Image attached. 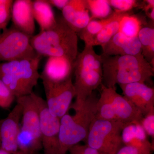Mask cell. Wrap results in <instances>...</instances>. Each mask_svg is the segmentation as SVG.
<instances>
[{"label": "cell", "instance_id": "1", "mask_svg": "<svg viewBox=\"0 0 154 154\" xmlns=\"http://www.w3.org/2000/svg\"><path fill=\"white\" fill-rule=\"evenodd\" d=\"M102 58V83L115 89L116 85L134 82L145 83L153 76L154 68L142 54L106 56Z\"/></svg>", "mask_w": 154, "mask_h": 154}, {"label": "cell", "instance_id": "2", "mask_svg": "<svg viewBox=\"0 0 154 154\" xmlns=\"http://www.w3.org/2000/svg\"><path fill=\"white\" fill-rule=\"evenodd\" d=\"M56 19L52 28L32 36L30 44L36 53L42 57H64L74 62L79 54L77 34L62 17Z\"/></svg>", "mask_w": 154, "mask_h": 154}, {"label": "cell", "instance_id": "3", "mask_svg": "<svg viewBox=\"0 0 154 154\" xmlns=\"http://www.w3.org/2000/svg\"><path fill=\"white\" fill-rule=\"evenodd\" d=\"M74 72L76 100L72 108L75 110L82 107L88 97L102 84V56L96 54L92 45H85L75 61Z\"/></svg>", "mask_w": 154, "mask_h": 154}, {"label": "cell", "instance_id": "4", "mask_svg": "<svg viewBox=\"0 0 154 154\" xmlns=\"http://www.w3.org/2000/svg\"><path fill=\"white\" fill-rule=\"evenodd\" d=\"M98 98L93 93L74 115L67 113L60 118L57 154H66L73 146L85 141L91 123L96 118Z\"/></svg>", "mask_w": 154, "mask_h": 154}, {"label": "cell", "instance_id": "5", "mask_svg": "<svg viewBox=\"0 0 154 154\" xmlns=\"http://www.w3.org/2000/svg\"><path fill=\"white\" fill-rule=\"evenodd\" d=\"M42 57L37 54L33 57L0 63V80L16 99L33 93L40 78L38 69Z\"/></svg>", "mask_w": 154, "mask_h": 154}, {"label": "cell", "instance_id": "6", "mask_svg": "<svg viewBox=\"0 0 154 154\" xmlns=\"http://www.w3.org/2000/svg\"><path fill=\"white\" fill-rule=\"evenodd\" d=\"M100 98L96 106V118L103 120L121 122L128 125L140 122L144 116L140 110L116 90L102 84Z\"/></svg>", "mask_w": 154, "mask_h": 154}, {"label": "cell", "instance_id": "7", "mask_svg": "<svg viewBox=\"0 0 154 154\" xmlns=\"http://www.w3.org/2000/svg\"><path fill=\"white\" fill-rule=\"evenodd\" d=\"M127 125L121 122L95 118L90 126L86 144L102 153L116 154L122 146V131Z\"/></svg>", "mask_w": 154, "mask_h": 154}, {"label": "cell", "instance_id": "8", "mask_svg": "<svg viewBox=\"0 0 154 154\" xmlns=\"http://www.w3.org/2000/svg\"><path fill=\"white\" fill-rule=\"evenodd\" d=\"M31 37L13 25L3 30L0 35V63L35 56Z\"/></svg>", "mask_w": 154, "mask_h": 154}, {"label": "cell", "instance_id": "9", "mask_svg": "<svg viewBox=\"0 0 154 154\" xmlns=\"http://www.w3.org/2000/svg\"><path fill=\"white\" fill-rule=\"evenodd\" d=\"M42 81L46 96L45 102L49 112L58 118H62L67 113L72 100L76 96L72 76L57 82Z\"/></svg>", "mask_w": 154, "mask_h": 154}, {"label": "cell", "instance_id": "10", "mask_svg": "<svg viewBox=\"0 0 154 154\" xmlns=\"http://www.w3.org/2000/svg\"><path fill=\"white\" fill-rule=\"evenodd\" d=\"M32 95L39 113L42 145L44 154H57L60 119L51 113L45 100L33 92Z\"/></svg>", "mask_w": 154, "mask_h": 154}, {"label": "cell", "instance_id": "11", "mask_svg": "<svg viewBox=\"0 0 154 154\" xmlns=\"http://www.w3.org/2000/svg\"><path fill=\"white\" fill-rule=\"evenodd\" d=\"M32 93L17 99L22 109L18 137L42 146L39 113Z\"/></svg>", "mask_w": 154, "mask_h": 154}, {"label": "cell", "instance_id": "12", "mask_svg": "<svg viewBox=\"0 0 154 154\" xmlns=\"http://www.w3.org/2000/svg\"><path fill=\"white\" fill-rule=\"evenodd\" d=\"M22 107L15 105L5 118L0 120V149L11 154H19L17 139L22 116Z\"/></svg>", "mask_w": 154, "mask_h": 154}, {"label": "cell", "instance_id": "13", "mask_svg": "<svg viewBox=\"0 0 154 154\" xmlns=\"http://www.w3.org/2000/svg\"><path fill=\"white\" fill-rule=\"evenodd\" d=\"M123 96L140 110L143 116L154 112V89L145 83L119 85Z\"/></svg>", "mask_w": 154, "mask_h": 154}, {"label": "cell", "instance_id": "14", "mask_svg": "<svg viewBox=\"0 0 154 154\" xmlns=\"http://www.w3.org/2000/svg\"><path fill=\"white\" fill-rule=\"evenodd\" d=\"M32 2L30 0L14 1L11 15L13 26L30 37L35 31Z\"/></svg>", "mask_w": 154, "mask_h": 154}, {"label": "cell", "instance_id": "15", "mask_svg": "<svg viewBox=\"0 0 154 154\" xmlns=\"http://www.w3.org/2000/svg\"><path fill=\"white\" fill-rule=\"evenodd\" d=\"M62 12L64 21L77 34L86 27L91 20L85 0H70Z\"/></svg>", "mask_w": 154, "mask_h": 154}, {"label": "cell", "instance_id": "16", "mask_svg": "<svg viewBox=\"0 0 154 154\" xmlns=\"http://www.w3.org/2000/svg\"><path fill=\"white\" fill-rule=\"evenodd\" d=\"M102 48V54L106 56L141 54V47L138 37H127L120 32L116 33Z\"/></svg>", "mask_w": 154, "mask_h": 154}, {"label": "cell", "instance_id": "17", "mask_svg": "<svg viewBox=\"0 0 154 154\" xmlns=\"http://www.w3.org/2000/svg\"><path fill=\"white\" fill-rule=\"evenodd\" d=\"M74 64V62L64 57H48L40 78L54 82L66 80L72 76Z\"/></svg>", "mask_w": 154, "mask_h": 154}, {"label": "cell", "instance_id": "18", "mask_svg": "<svg viewBox=\"0 0 154 154\" xmlns=\"http://www.w3.org/2000/svg\"><path fill=\"white\" fill-rule=\"evenodd\" d=\"M32 8L34 20L39 25L40 31L49 30L55 25L56 17L47 0L32 1Z\"/></svg>", "mask_w": 154, "mask_h": 154}, {"label": "cell", "instance_id": "19", "mask_svg": "<svg viewBox=\"0 0 154 154\" xmlns=\"http://www.w3.org/2000/svg\"><path fill=\"white\" fill-rule=\"evenodd\" d=\"M141 47V54L154 68V25L142 27L137 36Z\"/></svg>", "mask_w": 154, "mask_h": 154}, {"label": "cell", "instance_id": "20", "mask_svg": "<svg viewBox=\"0 0 154 154\" xmlns=\"http://www.w3.org/2000/svg\"><path fill=\"white\" fill-rule=\"evenodd\" d=\"M119 13L113 12L110 17L102 19H92L79 33L80 38L85 45H92L94 38L108 23L115 19Z\"/></svg>", "mask_w": 154, "mask_h": 154}, {"label": "cell", "instance_id": "21", "mask_svg": "<svg viewBox=\"0 0 154 154\" xmlns=\"http://www.w3.org/2000/svg\"><path fill=\"white\" fill-rule=\"evenodd\" d=\"M128 13H119L118 16L109 22L94 38L92 46L100 45L103 47L113 36L118 33L119 25L122 17Z\"/></svg>", "mask_w": 154, "mask_h": 154}, {"label": "cell", "instance_id": "22", "mask_svg": "<svg viewBox=\"0 0 154 154\" xmlns=\"http://www.w3.org/2000/svg\"><path fill=\"white\" fill-rule=\"evenodd\" d=\"M91 14V20L102 19L110 17L113 12L107 0H85Z\"/></svg>", "mask_w": 154, "mask_h": 154}, {"label": "cell", "instance_id": "23", "mask_svg": "<svg viewBox=\"0 0 154 154\" xmlns=\"http://www.w3.org/2000/svg\"><path fill=\"white\" fill-rule=\"evenodd\" d=\"M141 26V22L139 18L134 15H130L128 13L122 19L119 32L127 37H137Z\"/></svg>", "mask_w": 154, "mask_h": 154}, {"label": "cell", "instance_id": "24", "mask_svg": "<svg viewBox=\"0 0 154 154\" xmlns=\"http://www.w3.org/2000/svg\"><path fill=\"white\" fill-rule=\"evenodd\" d=\"M14 1L0 0V29L4 30L7 28L11 19L12 7Z\"/></svg>", "mask_w": 154, "mask_h": 154}, {"label": "cell", "instance_id": "25", "mask_svg": "<svg viewBox=\"0 0 154 154\" xmlns=\"http://www.w3.org/2000/svg\"><path fill=\"white\" fill-rule=\"evenodd\" d=\"M108 2L115 12L128 13L134 8H139L141 2L135 0H108Z\"/></svg>", "mask_w": 154, "mask_h": 154}, {"label": "cell", "instance_id": "26", "mask_svg": "<svg viewBox=\"0 0 154 154\" xmlns=\"http://www.w3.org/2000/svg\"><path fill=\"white\" fill-rule=\"evenodd\" d=\"M16 99L11 90L0 80V108L9 109Z\"/></svg>", "mask_w": 154, "mask_h": 154}, {"label": "cell", "instance_id": "27", "mask_svg": "<svg viewBox=\"0 0 154 154\" xmlns=\"http://www.w3.org/2000/svg\"><path fill=\"white\" fill-rule=\"evenodd\" d=\"M141 119L140 123L143 128L146 134L154 137V112L149 113Z\"/></svg>", "mask_w": 154, "mask_h": 154}, {"label": "cell", "instance_id": "28", "mask_svg": "<svg viewBox=\"0 0 154 154\" xmlns=\"http://www.w3.org/2000/svg\"><path fill=\"white\" fill-rule=\"evenodd\" d=\"M70 154H101L102 153L86 144H78L73 146L69 149Z\"/></svg>", "mask_w": 154, "mask_h": 154}, {"label": "cell", "instance_id": "29", "mask_svg": "<svg viewBox=\"0 0 154 154\" xmlns=\"http://www.w3.org/2000/svg\"><path fill=\"white\" fill-rule=\"evenodd\" d=\"M139 8L142 9L145 11L146 15L151 20L154 21V0H146L141 2Z\"/></svg>", "mask_w": 154, "mask_h": 154}, {"label": "cell", "instance_id": "30", "mask_svg": "<svg viewBox=\"0 0 154 154\" xmlns=\"http://www.w3.org/2000/svg\"><path fill=\"white\" fill-rule=\"evenodd\" d=\"M116 154H145L139 150L131 146L124 145L122 146L119 149Z\"/></svg>", "mask_w": 154, "mask_h": 154}, {"label": "cell", "instance_id": "31", "mask_svg": "<svg viewBox=\"0 0 154 154\" xmlns=\"http://www.w3.org/2000/svg\"><path fill=\"white\" fill-rule=\"evenodd\" d=\"M52 7L62 11L63 9L68 4L70 0H47Z\"/></svg>", "mask_w": 154, "mask_h": 154}, {"label": "cell", "instance_id": "32", "mask_svg": "<svg viewBox=\"0 0 154 154\" xmlns=\"http://www.w3.org/2000/svg\"><path fill=\"white\" fill-rule=\"evenodd\" d=\"M0 154H11L10 153L8 152L5 151L4 150L2 149H0Z\"/></svg>", "mask_w": 154, "mask_h": 154}, {"label": "cell", "instance_id": "33", "mask_svg": "<svg viewBox=\"0 0 154 154\" xmlns=\"http://www.w3.org/2000/svg\"><path fill=\"white\" fill-rule=\"evenodd\" d=\"M1 29H0V35H1Z\"/></svg>", "mask_w": 154, "mask_h": 154}, {"label": "cell", "instance_id": "34", "mask_svg": "<svg viewBox=\"0 0 154 154\" xmlns=\"http://www.w3.org/2000/svg\"><path fill=\"white\" fill-rule=\"evenodd\" d=\"M101 154H107L102 153Z\"/></svg>", "mask_w": 154, "mask_h": 154}]
</instances>
